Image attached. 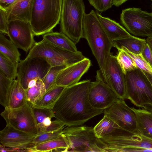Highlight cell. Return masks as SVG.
I'll return each mask as SVG.
<instances>
[{"instance_id": "obj_42", "label": "cell", "mask_w": 152, "mask_h": 152, "mask_svg": "<svg viewBox=\"0 0 152 152\" xmlns=\"http://www.w3.org/2000/svg\"><path fill=\"white\" fill-rule=\"evenodd\" d=\"M0 151L1 152H18V149L6 147L1 144Z\"/></svg>"}, {"instance_id": "obj_20", "label": "cell", "mask_w": 152, "mask_h": 152, "mask_svg": "<svg viewBox=\"0 0 152 152\" xmlns=\"http://www.w3.org/2000/svg\"><path fill=\"white\" fill-rule=\"evenodd\" d=\"M27 102L26 90L17 80H13L9 91L6 107L11 109H17Z\"/></svg>"}, {"instance_id": "obj_43", "label": "cell", "mask_w": 152, "mask_h": 152, "mask_svg": "<svg viewBox=\"0 0 152 152\" xmlns=\"http://www.w3.org/2000/svg\"><path fill=\"white\" fill-rule=\"evenodd\" d=\"M128 0H113V4L116 7H118Z\"/></svg>"}, {"instance_id": "obj_28", "label": "cell", "mask_w": 152, "mask_h": 152, "mask_svg": "<svg viewBox=\"0 0 152 152\" xmlns=\"http://www.w3.org/2000/svg\"><path fill=\"white\" fill-rule=\"evenodd\" d=\"M18 63H15L0 53V72L14 80L17 76Z\"/></svg>"}, {"instance_id": "obj_3", "label": "cell", "mask_w": 152, "mask_h": 152, "mask_svg": "<svg viewBox=\"0 0 152 152\" xmlns=\"http://www.w3.org/2000/svg\"><path fill=\"white\" fill-rule=\"evenodd\" d=\"M63 0H34L29 23L35 36L52 31L60 21Z\"/></svg>"}, {"instance_id": "obj_26", "label": "cell", "mask_w": 152, "mask_h": 152, "mask_svg": "<svg viewBox=\"0 0 152 152\" xmlns=\"http://www.w3.org/2000/svg\"><path fill=\"white\" fill-rule=\"evenodd\" d=\"M18 48L2 34H0V53L15 63L20 61V54Z\"/></svg>"}, {"instance_id": "obj_46", "label": "cell", "mask_w": 152, "mask_h": 152, "mask_svg": "<svg viewBox=\"0 0 152 152\" xmlns=\"http://www.w3.org/2000/svg\"><path fill=\"white\" fill-rule=\"evenodd\" d=\"M144 72L152 86V74L148 72Z\"/></svg>"}, {"instance_id": "obj_35", "label": "cell", "mask_w": 152, "mask_h": 152, "mask_svg": "<svg viewBox=\"0 0 152 152\" xmlns=\"http://www.w3.org/2000/svg\"><path fill=\"white\" fill-rule=\"evenodd\" d=\"M126 51L131 57L137 67L142 71L152 74V68L145 61L141 54L132 53L123 47L120 48Z\"/></svg>"}, {"instance_id": "obj_29", "label": "cell", "mask_w": 152, "mask_h": 152, "mask_svg": "<svg viewBox=\"0 0 152 152\" xmlns=\"http://www.w3.org/2000/svg\"><path fill=\"white\" fill-rule=\"evenodd\" d=\"M26 90L27 102L32 105L46 92L42 80H38L35 86Z\"/></svg>"}, {"instance_id": "obj_39", "label": "cell", "mask_w": 152, "mask_h": 152, "mask_svg": "<svg viewBox=\"0 0 152 152\" xmlns=\"http://www.w3.org/2000/svg\"><path fill=\"white\" fill-rule=\"evenodd\" d=\"M141 54L145 61L152 68V52L147 43Z\"/></svg>"}, {"instance_id": "obj_15", "label": "cell", "mask_w": 152, "mask_h": 152, "mask_svg": "<svg viewBox=\"0 0 152 152\" xmlns=\"http://www.w3.org/2000/svg\"><path fill=\"white\" fill-rule=\"evenodd\" d=\"M37 135L28 134L6 124L0 131L1 144L7 147L18 148L20 152H33V141Z\"/></svg>"}, {"instance_id": "obj_21", "label": "cell", "mask_w": 152, "mask_h": 152, "mask_svg": "<svg viewBox=\"0 0 152 152\" xmlns=\"http://www.w3.org/2000/svg\"><path fill=\"white\" fill-rule=\"evenodd\" d=\"M131 108L136 117L139 132L144 137L152 140V114L143 108Z\"/></svg>"}, {"instance_id": "obj_24", "label": "cell", "mask_w": 152, "mask_h": 152, "mask_svg": "<svg viewBox=\"0 0 152 152\" xmlns=\"http://www.w3.org/2000/svg\"><path fill=\"white\" fill-rule=\"evenodd\" d=\"M113 47L118 49L123 47L131 53L141 54L146 44V40L132 36L113 41Z\"/></svg>"}, {"instance_id": "obj_1", "label": "cell", "mask_w": 152, "mask_h": 152, "mask_svg": "<svg viewBox=\"0 0 152 152\" xmlns=\"http://www.w3.org/2000/svg\"><path fill=\"white\" fill-rule=\"evenodd\" d=\"M90 80L65 87L53 108L55 118L69 126H80L104 110L93 107L88 98Z\"/></svg>"}, {"instance_id": "obj_45", "label": "cell", "mask_w": 152, "mask_h": 152, "mask_svg": "<svg viewBox=\"0 0 152 152\" xmlns=\"http://www.w3.org/2000/svg\"><path fill=\"white\" fill-rule=\"evenodd\" d=\"M146 41L152 52V35L147 37L146 39Z\"/></svg>"}, {"instance_id": "obj_34", "label": "cell", "mask_w": 152, "mask_h": 152, "mask_svg": "<svg viewBox=\"0 0 152 152\" xmlns=\"http://www.w3.org/2000/svg\"><path fill=\"white\" fill-rule=\"evenodd\" d=\"M64 128L63 127L58 130L53 132L39 134L34 137L33 141V144L35 146L39 144L58 138L62 134Z\"/></svg>"}, {"instance_id": "obj_22", "label": "cell", "mask_w": 152, "mask_h": 152, "mask_svg": "<svg viewBox=\"0 0 152 152\" xmlns=\"http://www.w3.org/2000/svg\"><path fill=\"white\" fill-rule=\"evenodd\" d=\"M43 39L57 47L69 51L77 53L76 44L62 32H51L43 35Z\"/></svg>"}, {"instance_id": "obj_11", "label": "cell", "mask_w": 152, "mask_h": 152, "mask_svg": "<svg viewBox=\"0 0 152 152\" xmlns=\"http://www.w3.org/2000/svg\"><path fill=\"white\" fill-rule=\"evenodd\" d=\"M120 20L123 25L131 34L137 36L152 35V12L132 7L122 10Z\"/></svg>"}, {"instance_id": "obj_23", "label": "cell", "mask_w": 152, "mask_h": 152, "mask_svg": "<svg viewBox=\"0 0 152 152\" xmlns=\"http://www.w3.org/2000/svg\"><path fill=\"white\" fill-rule=\"evenodd\" d=\"M69 142L64 135L55 139L37 145L33 148V152H69Z\"/></svg>"}, {"instance_id": "obj_38", "label": "cell", "mask_w": 152, "mask_h": 152, "mask_svg": "<svg viewBox=\"0 0 152 152\" xmlns=\"http://www.w3.org/2000/svg\"><path fill=\"white\" fill-rule=\"evenodd\" d=\"M65 124L62 122L56 119L52 121L51 123L49 126L44 127L39 134L56 131L65 127Z\"/></svg>"}, {"instance_id": "obj_25", "label": "cell", "mask_w": 152, "mask_h": 152, "mask_svg": "<svg viewBox=\"0 0 152 152\" xmlns=\"http://www.w3.org/2000/svg\"><path fill=\"white\" fill-rule=\"evenodd\" d=\"M65 87L56 86L46 92L32 106L35 108L53 109L55 104Z\"/></svg>"}, {"instance_id": "obj_33", "label": "cell", "mask_w": 152, "mask_h": 152, "mask_svg": "<svg viewBox=\"0 0 152 152\" xmlns=\"http://www.w3.org/2000/svg\"><path fill=\"white\" fill-rule=\"evenodd\" d=\"M32 110L38 129L46 118L49 117L52 118L55 116L53 109L35 108L32 106Z\"/></svg>"}, {"instance_id": "obj_18", "label": "cell", "mask_w": 152, "mask_h": 152, "mask_svg": "<svg viewBox=\"0 0 152 152\" xmlns=\"http://www.w3.org/2000/svg\"><path fill=\"white\" fill-rule=\"evenodd\" d=\"M34 1V0H18L6 10L8 21L20 20L29 22Z\"/></svg>"}, {"instance_id": "obj_44", "label": "cell", "mask_w": 152, "mask_h": 152, "mask_svg": "<svg viewBox=\"0 0 152 152\" xmlns=\"http://www.w3.org/2000/svg\"><path fill=\"white\" fill-rule=\"evenodd\" d=\"M142 108L146 110L152 114V104H146Z\"/></svg>"}, {"instance_id": "obj_37", "label": "cell", "mask_w": 152, "mask_h": 152, "mask_svg": "<svg viewBox=\"0 0 152 152\" xmlns=\"http://www.w3.org/2000/svg\"><path fill=\"white\" fill-rule=\"evenodd\" d=\"M8 22L6 11L0 7V32L1 33L8 34Z\"/></svg>"}, {"instance_id": "obj_2", "label": "cell", "mask_w": 152, "mask_h": 152, "mask_svg": "<svg viewBox=\"0 0 152 152\" xmlns=\"http://www.w3.org/2000/svg\"><path fill=\"white\" fill-rule=\"evenodd\" d=\"M83 29V38L87 41L105 82L107 64L111 49L113 47V41L104 31L97 12L94 10L88 14L85 13Z\"/></svg>"}, {"instance_id": "obj_7", "label": "cell", "mask_w": 152, "mask_h": 152, "mask_svg": "<svg viewBox=\"0 0 152 152\" xmlns=\"http://www.w3.org/2000/svg\"><path fill=\"white\" fill-rule=\"evenodd\" d=\"M125 75L126 99L138 107L152 104V86L144 72L137 67Z\"/></svg>"}, {"instance_id": "obj_31", "label": "cell", "mask_w": 152, "mask_h": 152, "mask_svg": "<svg viewBox=\"0 0 152 152\" xmlns=\"http://www.w3.org/2000/svg\"><path fill=\"white\" fill-rule=\"evenodd\" d=\"M13 80L0 72V103L4 107L7 106L8 93Z\"/></svg>"}, {"instance_id": "obj_6", "label": "cell", "mask_w": 152, "mask_h": 152, "mask_svg": "<svg viewBox=\"0 0 152 152\" xmlns=\"http://www.w3.org/2000/svg\"><path fill=\"white\" fill-rule=\"evenodd\" d=\"M26 57L41 58L51 67L68 66L86 58L80 51L74 53L64 50L48 43L43 39L35 43Z\"/></svg>"}, {"instance_id": "obj_10", "label": "cell", "mask_w": 152, "mask_h": 152, "mask_svg": "<svg viewBox=\"0 0 152 152\" xmlns=\"http://www.w3.org/2000/svg\"><path fill=\"white\" fill-rule=\"evenodd\" d=\"M1 115L6 124L28 134L37 135V125L32 110V105L27 102L21 107L15 109L5 107Z\"/></svg>"}, {"instance_id": "obj_47", "label": "cell", "mask_w": 152, "mask_h": 152, "mask_svg": "<svg viewBox=\"0 0 152 152\" xmlns=\"http://www.w3.org/2000/svg\"><path fill=\"white\" fill-rule=\"evenodd\" d=\"M151 0L152 1V0Z\"/></svg>"}, {"instance_id": "obj_19", "label": "cell", "mask_w": 152, "mask_h": 152, "mask_svg": "<svg viewBox=\"0 0 152 152\" xmlns=\"http://www.w3.org/2000/svg\"><path fill=\"white\" fill-rule=\"evenodd\" d=\"M97 15L104 31L112 41L132 36L115 21L109 18L103 17L97 13Z\"/></svg>"}, {"instance_id": "obj_16", "label": "cell", "mask_w": 152, "mask_h": 152, "mask_svg": "<svg viewBox=\"0 0 152 152\" xmlns=\"http://www.w3.org/2000/svg\"><path fill=\"white\" fill-rule=\"evenodd\" d=\"M105 83L119 98L126 99L125 75L118 64L116 56L112 53L109 56L107 64Z\"/></svg>"}, {"instance_id": "obj_5", "label": "cell", "mask_w": 152, "mask_h": 152, "mask_svg": "<svg viewBox=\"0 0 152 152\" xmlns=\"http://www.w3.org/2000/svg\"><path fill=\"white\" fill-rule=\"evenodd\" d=\"M99 140L103 152H123L126 148H152V140L138 133L119 128Z\"/></svg>"}, {"instance_id": "obj_40", "label": "cell", "mask_w": 152, "mask_h": 152, "mask_svg": "<svg viewBox=\"0 0 152 152\" xmlns=\"http://www.w3.org/2000/svg\"><path fill=\"white\" fill-rule=\"evenodd\" d=\"M18 0H0V7L7 10L16 2Z\"/></svg>"}, {"instance_id": "obj_12", "label": "cell", "mask_w": 152, "mask_h": 152, "mask_svg": "<svg viewBox=\"0 0 152 152\" xmlns=\"http://www.w3.org/2000/svg\"><path fill=\"white\" fill-rule=\"evenodd\" d=\"M95 81L91 82L88 92L89 102L94 108L104 110L119 99L104 81L100 70L97 71Z\"/></svg>"}, {"instance_id": "obj_32", "label": "cell", "mask_w": 152, "mask_h": 152, "mask_svg": "<svg viewBox=\"0 0 152 152\" xmlns=\"http://www.w3.org/2000/svg\"><path fill=\"white\" fill-rule=\"evenodd\" d=\"M66 66H58L51 67L42 80L46 92L56 86L57 77L59 72Z\"/></svg>"}, {"instance_id": "obj_17", "label": "cell", "mask_w": 152, "mask_h": 152, "mask_svg": "<svg viewBox=\"0 0 152 152\" xmlns=\"http://www.w3.org/2000/svg\"><path fill=\"white\" fill-rule=\"evenodd\" d=\"M91 65V60L86 57L80 61L66 66L58 73L56 78V85L66 87L79 82Z\"/></svg>"}, {"instance_id": "obj_13", "label": "cell", "mask_w": 152, "mask_h": 152, "mask_svg": "<svg viewBox=\"0 0 152 152\" xmlns=\"http://www.w3.org/2000/svg\"><path fill=\"white\" fill-rule=\"evenodd\" d=\"M104 113L113 120L121 128L139 133L135 114L124 99H119L111 106L104 109Z\"/></svg>"}, {"instance_id": "obj_4", "label": "cell", "mask_w": 152, "mask_h": 152, "mask_svg": "<svg viewBox=\"0 0 152 152\" xmlns=\"http://www.w3.org/2000/svg\"><path fill=\"white\" fill-rule=\"evenodd\" d=\"M85 13L83 0H63L60 20L61 30L76 44L83 38Z\"/></svg>"}, {"instance_id": "obj_30", "label": "cell", "mask_w": 152, "mask_h": 152, "mask_svg": "<svg viewBox=\"0 0 152 152\" xmlns=\"http://www.w3.org/2000/svg\"><path fill=\"white\" fill-rule=\"evenodd\" d=\"M117 49L118 52L116 56V59L125 74L127 72L137 68L131 57L126 51L121 48Z\"/></svg>"}, {"instance_id": "obj_8", "label": "cell", "mask_w": 152, "mask_h": 152, "mask_svg": "<svg viewBox=\"0 0 152 152\" xmlns=\"http://www.w3.org/2000/svg\"><path fill=\"white\" fill-rule=\"evenodd\" d=\"M62 134L69 142V152H103L92 127L67 126Z\"/></svg>"}, {"instance_id": "obj_9", "label": "cell", "mask_w": 152, "mask_h": 152, "mask_svg": "<svg viewBox=\"0 0 152 152\" xmlns=\"http://www.w3.org/2000/svg\"><path fill=\"white\" fill-rule=\"evenodd\" d=\"M51 67L41 58L26 57L18 63L17 80L26 90L35 86L38 80H43Z\"/></svg>"}, {"instance_id": "obj_14", "label": "cell", "mask_w": 152, "mask_h": 152, "mask_svg": "<svg viewBox=\"0 0 152 152\" xmlns=\"http://www.w3.org/2000/svg\"><path fill=\"white\" fill-rule=\"evenodd\" d=\"M8 35L10 40L26 53L36 42L34 34L29 22L20 20L9 21Z\"/></svg>"}, {"instance_id": "obj_36", "label": "cell", "mask_w": 152, "mask_h": 152, "mask_svg": "<svg viewBox=\"0 0 152 152\" xmlns=\"http://www.w3.org/2000/svg\"><path fill=\"white\" fill-rule=\"evenodd\" d=\"M90 4L100 12L109 9L113 5V0H88Z\"/></svg>"}, {"instance_id": "obj_41", "label": "cell", "mask_w": 152, "mask_h": 152, "mask_svg": "<svg viewBox=\"0 0 152 152\" xmlns=\"http://www.w3.org/2000/svg\"><path fill=\"white\" fill-rule=\"evenodd\" d=\"M123 152H152V148H130L124 149Z\"/></svg>"}, {"instance_id": "obj_27", "label": "cell", "mask_w": 152, "mask_h": 152, "mask_svg": "<svg viewBox=\"0 0 152 152\" xmlns=\"http://www.w3.org/2000/svg\"><path fill=\"white\" fill-rule=\"evenodd\" d=\"M93 128L96 136L100 139L120 128L111 119L104 115Z\"/></svg>"}]
</instances>
